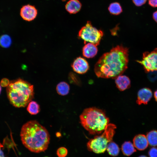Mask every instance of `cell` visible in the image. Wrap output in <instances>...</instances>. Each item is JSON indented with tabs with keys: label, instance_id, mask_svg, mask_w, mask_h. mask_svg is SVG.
I'll return each mask as SVG.
<instances>
[{
	"label": "cell",
	"instance_id": "1",
	"mask_svg": "<svg viewBox=\"0 0 157 157\" xmlns=\"http://www.w3.org/2000/svg\"><path fill=\"white\" fill-rule=\"evenodd\" d=\"M128 49L122 45L113 48L99 58L94 65V71L99 78L115 79L128 67Z\"/></svg>",
	"mask_w": 157,
	"mask_h": 157
},
{
	"label": "cell",
	"instance_id": "2",
	"mask_svg": "<svg viewBox=\"0 0 157 157\" xmlns=\"http://www.w3.org/2000/svg\"><path fill=\"white\" fill-rule=\"evenodd\" d=\"M20 135L23 144L34 153L45 151L49 143L48 132L36 120L30 121L24 124L22 128Z\"/></svg>",
	"mask_w": 157,
	"mask_h": 157
},
{
	"label": "cell",
	"instance_id": "3",
	"mask_svg": "<svg viewBox=\"0 0 157 157\" xmlns=\"http://www.w3.org/2000/svg\"><path fill=\"white\" fill-rule=\"evenodd\" d=\"M6 92L10 103L16 107H25L34 97L33 85L20 79L11 81Z\"/></svg>",
	"mask_w": 157,
	"mask_h": 157
},
{
	"label": "cell",
	"instance_id": "4",
	"mask_svg": "<svg viewBox=\"0 0 157 157\" xmlns=\"http://www.w3.org/2000/svg\"><path fill=\"white\" fill-rule=\"evenodd\" d=\"M80 119L82 126L93 135L102 133L110 121L104 112L95 107L85 109L80 116Z\"/></svg>",
	"mask_w": 157,
	"mask_h": 157
},
{
	"label": "cell",
	"instance_id": "5",
	"mask_svg": "<svg viewBox=\"0 0 157 157\" xmlns=\"http://www.w3.org/2000/svg\"><path fill=\"white\" fill-rule=\"evenodd\" d=\"M116 128L115 125L109 123L101 135H96L88 141V150L97 154L104 153L109 143L112 141Z\"/></svg>",
	"mask_w": 157,
	"mask_h": 157
},
{
	"label": "cell",
	"instance_id": "6",
	"mask_svg": "<svg viewBox=\"0 0 157 157\" xmlns=\"http://www.w3.org/2000/svg\"><path fill=\"white\" fill-rule=\"evenodd\" d=\"M103 35V32L93 27L89 21L87 22L78 33L79 37L84 40L85 44L89 42L97 46L99 44Z\"/></svg>",
	"mask_w": 157,
	"mask_h": 157
},
{
	"label": "cell",
	"instance_id": "7",
	"mask_svg": "<svg viewBox=\"0 0 157 157\" xmlns=\"http://www.w3.org/2000/svg\"><path fill=\"white\" fill-rule=\"evenodd\" d=\"M137 61L143 66L146 72L157 71V48L150 52H144L142 60Z\"/></svg>",
	"mask_w": 157,
	"mask_h": 157
},
{
	"label": "cell",
	"instance_id": "8",
	"mask_svg": "<svg viewBox=\"0 0 157 157\" xmlns=\"http://www.w3.org/2000/svg\"><path fill=\"white\" fill-rule=\"evenodd\" d=\"M38 11L35 7L30 4L24 6L20 10V15L23 19L27 21L33 20L36 17Z\"/></svg>",
	"mask_w": 157,
	"mask_h": 157
},
{
	"label": "cell",
	"instance_id": "9",
	"mask_svg": "<svg viewBox=\"0 0 157 157\" xmlns=\"http://www.w3.org/2000/svg\"><path fill=\"white\" fill-rule=\"evenodd\" d=\"M72 67L74 72L79 74L85 73L89 68L87 61L85 59L80 57L74 60Z\"/></svg>",
	"mask_w": 157,
	"mask_h": 157
},
{
	"label": "cell",
	"instance_id": "10",
	"mask_svg": "<svg viewBox=\"0 0 157 157\" xmlns=\"http://www.w3.org/2000/svg\"><path fill=\"white\" fill-rule=\"evenodd\" d=\"M152 93L149 88H144L140 90L137 94L136 103L139 105L147 104L151 99Z\"/></svg>",
	"mask_w": 157,
	"mask_h": 157
},
{
	"label": "cell",
	"instance_id": "11",
	"mask_svg": "<svg viewBox=\"0 0 157 157\" xmlns=\"http://www.w3.org/2000/svg\"><path fill=\"white\" fill-rule=\"evenodd\" d=\"M133 143L135 148L140 151L146 149L149 144L146 136L142 134L136 135L133 139Z\"/></svg>",
	"mask_w": 157,
	"mask_h": 157
},
{
	"label": "cell",
	"instance_id": "12",
	"mask_svg": "<svg viewBox=\"0 0 157 157\" xmlns=\"http://www.w3.org/2000/svg\"><path fill=\"white\" fill-rule=\"evenodd\" d=\"M115 79L116 86L121 91H123L129 88L131 86L130 79L126 76L120 75Z\"/></svg>",
	"mask_w": 157,
	"mask_h": 157
},
{
	"label": "cell",
	"instance_id": "13",
	"mask_svg": "<svg viewBox=\"0 0 157 157\" xmlns=\"http://www.w3.org/2000/svg\"><path fill=\"white\" fill-rule=\"evenodd\" d=\"M83 54L84 56L88 58H92L97 54L98 49L97 46L89 43L84 46L83 48Z\"/></svg>",
	"mask_w": 157,
	"mask_h": 157
},
{
	"label": "cell",
	"instance_id": "14",
	"mask_svg": "<svg viewBox=\"0 0 157 157\" xmlns=\"http://www.w3.org/2000/svg\"><path fill=\"white\" fill-rule=\"evenodd\" d=\"M82 4L78 0H69L66 3L65 8L67 12L71 14L78 12L81 9Z\"/></svg>",
	"mask_w": 157,
	"mask_h": 157
},
{
	"label": "cell",
	"instance_id": "15",
	"mask_svg": "<svg viewBox=\"0 0 157 157\" xmlns=\"http://www.w3.org/2000/svg\"><path fill=\"white\" fill-rule=\"evenodd\" d=\"M121 149L125 156H129L136 151L134 145L130 141L124 142L122 144Z\"/></svg>",
	"mask_w": 157,
	"mask_h": 157
},
{
	"label": "cell",
	"instance_id": "16",
	"mask_svg": "<svg viewBox=\"0 0 157 157\" xmlns=\"http://www.w3.org/2000/svg\"><path fill=\"white\" fill-rule=\"evenodd\" d=\"M56 90L59 94L63 96L65 95L69 92V86L67 83L61 82L57 85Z\"/></svg>",
	"mask_w": 157,
	"mask_h": 157
},
{
	"label": "cell",
	"instance_id": "17",
	"mask_svg": "<svg viewBox=\"0 0 157 157\" xmlns=\"http://www.w3.org/2000/svg\"><path fill=\"white\" fill-rule=\"evenodd\" d=\"M106 149L108 154L113 156H117L119 151V148L118 146L112 141L109 143Z\"/></svg>",
	"mask_w": 157,
	"mask_h": 157
},
{
	"label": "cell",
	"instance_id": "18",
	"mask_svg": "<svg viewBox=\"0 0 157 157\" xmlns=\"http://www.w3.org/2000/svg\"><path fill=\"white\" fill-rule=\"evenodd\" d=\"M146 136L149 144L153 147L157 146V131L153 130L149 132Z\"/></svg>",
	"mask_w": 157,
	"mask_h": 157
},
{
	"label": "cell",
	"instance_id": "19",
	"mask_svg": "<svg viewBox=\"0 0 157 157\" xmlns=\"http://www.w3.org/2000/svg\"><path fill=\"white\" fill-rule=\"evenodd\" d=\"M108 10L111 14L114 15H119L122 11L121 5L117 2L110 3L108 7Z\"/></svg>",
	"mask_w": 157,
	"mask_h": 157
},
{
	"label": "cell",
	"instance_id": "20",
	"mask_svg": "<svg viewBox=\"0 0 157 157\" xmlns=\"http://www.w3.org/2000/svg\"><path fill=\"white\" fill-rule=\"evenodd\" d=\"M27 110L30 114L36 115L40 111V106L36 102L31 101L28 104Z\"/></svg>",
	"mask_w": 157,
	"mask_h": 157
},
{
	"label": "cell",
	"instance_id": "21",
	"mask_svg": "<svg viewBox=\"0 0 157 157\" xmlns=\"http://www.w3.org/2000/svg\"><path fill=\"white\" fill-rule=\"evenodd\" d=\"M12 43L10 37L7 35H3L0 37V45L4 48L10 47Z\"/></svg>",
	"mask_w": 157,
	"mask_h": 157
},
{
	"label": "cell",
	"instance_id": "22",
	"mask_svg": "<svg viewBox=\"0 0 157 157\" xmlns=\"http://www.w3.org/2000/svg\"><path fill=\"white\" fill-rule=\"evenodd\" d=\"M67 149L64 147L59 148L57 151V154L58 157H65L67 155Z\"/></svg>",
	"mask_w": 157,
	"mask_h": 157
},
{
	"label": "cell",
	"instance_id": "23",
	"mask_svg": "<svg viewBox=\"0 0 157 157\" xmlns=\"http://www.w3.org/2000/svg\"><path fill=\"white\" fill-rule=\"evenodd\" d=\"M149 157H157V148L152 147L151 148L148 152Z\"/></svg>",
	"mask_w": 157,
	"mask_h": 157
},
{
	"label": "cell",
	"instance_id": "24",
	"mask_svg": "<svg viewBox=\"0 0 157 157\" xmlns=\"http://www.w3.org/2000/svg\"><path fill=\"white\" fill-rule=\"evenodd\" d=\"M132 1L136 6H140L144 4L147 0H132Z\"/></svg>",
	"mask_w": 157,
	"mask_h": 157
},
{
	"label": "cell",
	"instance_id": "25",
	"mask_svg": "<svg viewBox=\"0 0 157 157\" xmlns=\"http://www.w3.org/2000/svg\"><path fill=\"white\" fill-rule=\"evenodd\" d=\"M9 81L6 78L2 79L1 81L0 84L1 86L5 87L8 86L10 84Z\"/></svg>",
	"mask_w": 157,
	"mask_h": 157
},
{
	"label": "cell",
	"instance_id": "26",
	"mask_svg": "<svg viewBox=\"0 0 157 157\" xmlns=\"http://www.w3.org/2000/svg\"><path fill=\"white\" fill-rule=\"evenodd\" d=\"M149 3L152 7H157V0H149Z\"/></svg>",
	"mask_w": 157,
	"mask_h": 157
},
{
	"label": "cell",
	"instance_id": "27",
	"mask_svg": "<svg viewBox=\"0 0 157 157\" xmlns=\"http://www.w3.org/2000/svg\"><path fill=\"white\" fill-rule=\"evenodd\" d=\"M153 17L154 20L157 23V11L153 13Z\"/></svg>",
	"mask_w": 157,
	"mask_h": 157
},
{
	"label": "cell",
	"instance_id": "28",
	"mask_svg": "<svg viewBox=\"0 0 157 157\" xmlns=\"http://www.w3.org/2000/svg\"><path fill=\"white\" fill-rule=\"evenodd\" d=\"M1 145L0 144V157H5L4 153L1 149Z\"/></svg>",
	"mask_w": 157,
	"mask_h": 157
},
{
	"label": "cell",
	"instance_id": "29",
	"mask_svg": "<svg viewBox=\"0 0 157 157\" xmlns=\"http://www.w3.org/2000/svg\"><path fill=\"white\" fill-rule=\"evenodd\" d=\"M154 97L155 100L157 102V90H156L154 92Z\"/></svg>",
	"mask_w": 157,
	"mask_h": 157
},
{
	"label": "cell",
	"instance_id": "30",
	"mask_svg": "<svg viewBox=\"0 0 157 157\" xmlns=\"http://www.w3.org/2000/svg\"><path fill=\"white\" fill-rule=\"evenodd\" d=\"M138 157H147L144 155H142V156H139Z\"/></svg>",
	"mask_w": 157,
	"mask_h": 157
},
{
	"label": "cell",
	"instance_id": "31",
	"mask_svg": "<svg viewBox=\"0 0 157 157\" xmlns=\"http://www.w3.org/2000/svg\"><path fill=\"white\" fill-rule=\"evenodd\" d=\"M1 85H0V94L1 92Z\"/></svg>",
	"mask_w": 157,
	"mask_h": 157
},
{
	"label": "cell",
	"instance_id": "32",
	"mask_svg": "<svg viewBox=\"0 0 157 157\" xmlns=\"http://www.w3.org/2000/svg\"><path fill=\"white\" fill-rule=\"evenodd\" d=\"M63 1H65L66 0H61Z\"/></svg>",
	"mask_w": 157,
	"mask_h": 157
}]
</instances>
